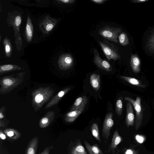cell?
Wrapping results in <instances>:
<instances>
[{
    "label": "cell",
    "mask_w": 154,
    "mask_h": 154,
    "mask_svg": "<svg viewBox=\"0 0 154 154\" xmlns=\"http://www.w3.org/2000/svg\"><path fill=\"white\" fill-rule=\"evenodd\" d=\"M94 61L96 65L102 70L108 72L111 71L112 70V67L110 63L100 57L96 49H94Z\"/></svg>",
    "instance_id": "9"
},
{
    "label": "cell",
    "mask_w": 154,
    "mask_h": 154,
    "mask_svg": "<svg viewBox=\"0 0 154 154\" xmlns=\"http://www.w3.org/2000/svg\"><path fill=\"white\" fill-rule=\"evenodd\" d=\"M38 143V138L36 137L29 141L26 148L25 154H36Z\"/></svg>",
    "instance_id": "15"
},
{
    "label": "cell",
    "mask_w": 154,
    "mask_h": 154,
    "mask_svg": "<svg viewBox=\"0 0 154 154\" xmlns=\"http://www.w3.org/2000/svg\"><path fill=\"white\" fill-rule=\"evenodd\" d=\"M122 140V137L119 135L117 130H116L113 134L112 141L110 143L108 150V152L110 151L114 152L118 145Z\"/></svg>",
    "instance_id": "14"
},
{
    "label": "cell",
    "mask_w": 154,
    "mask_h": 154,
    "mask_svg": "<svg viewBox=\"0 0 154 154\" xmlns=\"http://www.w3.org/2000/svg\"><path fill=\"white\" fill-rule=\"evenodd\" d=\"M74 59L72 56L69 54L61 55L58 61L59 69L62 70H66L70 69L73 66Z\"/></svg>",
    "instance_id": "6"
},
{
    "label": "cell",
    "mask_w": 154,
    "mask_h": 154,
    "mask_svg": "<svg viewBox=\"0 0 154 154\" xmlns=\"http://www.w3.org/2000/svg\"><path fill=\"white\" fill-rule=\"evenodd\" d=\"M148 1L149 0H133L131 2L134 3H141L146 2Z\"/></svg>",
    "instance_id": "37"
},
{
    "label": "cell",
    "mask_w": 154,
    "mask_h": 154,
    "mask_svg": "<svg viewBox=\"0 0 154 154\" xmlns=\"http://www.w3.org/2000/svg\"><path fill=\"white\" fill-rule=\"evenodd\" d=\"M82 112L83 111L78 110L70 111L65 115L64 116L65 121L69 123L73 122Z\"/></svg>",
    "instance_id": "22"
},
{
    "label": "cell",
    "mask_w": 154,
    "mask_h": 154,
    "mask_svg": "<svg viewBox=\"0 0 154 154\" xmlns=\"http://www.w3.org/2000/svg\"><path fill=\"white\" fill-rule=\"evenodd\" d=\"M55 92L50 86L39 87L32 92V104L34 111L39 110Z\"/></svg>",
    "instance_id": "1"
},
{
    "label": "cell",
    "mask_w": 154,
    "mask_h": 154,
    "mask_svg": "<svg viewBox=\"0 0 154 154\" xmlns=\"http://www.w3.org/2000/svg\"><path fill=\"white\" fill-rule=\"evenodd\" d=\"M119 43L123 46H125L129 44V41L126 34L124 32H121L118 37Z\"/></svg>",
    "instance_id": "27"
},
{
    "label": "cell",
    "mask_w": 154,
    "mask_h": 154,
    "mask_svg": "<svg viewBox=\"0 0 154 154\" xmlns=\"http://www.w3.org/2000/svg\"><path fill=\"white\" fill-rule=\"evenodd\" d=\"M5 126V124L4 122L2 121L1 119L0 120V127H3Z\"/></svg>",
    "instance_id": "38"
},
{
    "label": "cell",
    "mask_w": 154,
    "mask_h": 154,
    "mask_svg": "<svg viewBox=\"0 0 154 154\" xmlns=\"http://www.w3.org/2000/svg\"><path fill=\"white\" fill-rule=\"evenodd\" d=\"M21 67L17 65L14 64H5L0 66V74H2L8 72L17 70H20Z\"/></svg>",
    "instance_id": "21"
},
{
    "label": "cell",
    "mask_w": 154,
    "mask_h": 154,
    "mask_svg": "<svg viewBox=\"0 0 154 154\" xmlns=\"http://www.w3.org/2000/svg\"><path fill=\"white\" fill-rule=\"evenodd\" d=\"M4 133L8 138L13 140H17L21 136L20 133L13 128H8L4 131Z\"/></svg>",
    "instance_id": "20"
},
{
    "label": "cell",
    "mask_w": 154,
    "mask_h": 154,
    "mask_svg": "<svg viewBox=\"0 0 154 154\" xmlns=\"http://www.w3.org/2000/svg\"><path fill=\"white\" fill-rule=\"evenodd\" d=\"M99 43L108 60H117L120 58V55L117 49L112 44L106 42L99 41Z\"/></svg>",
    "instance_id": "5"
},
{
    "label": "cell",
    "mask_w": 154,
    "mask_h": 154,
    "mask_svg": "<svg viewBox=\"0 0 154 154\" xmlns=\"http://www.w3.org/2000/svg\"><path fill=\"white\" fill-rule=\"evenodd\" d=\"M147 47L151 52H154V33L149 36L147 43Z\"/></svg>",
    "instance_id": "29"
},
{
    "label": "cell",
    "mask_w": 154,
    "mask_h": 154,
    "mask_svg": "<svg viewBox=\"0 0 154 154\" xmlns=\"http://www.w3.org/2000/svg\"><path fill=\"white\" fill-rule=\"evenodd\" d=\"M91 131L92 135L100 143L101 140L99 133V130L98 125L94 123L92 125L91 127Z\"/></svg>",
    "instance_id": "26"
},
{
    "label": "cell",
    "mask_w": 154,
    "mask_h": 154,
    "mask_svg": "<svg viewBox=\"0 0 154 154\" xmlns=\"http://www.w3.org/2000/svg\"><path fill=\"white\" fill-rule=\"evenodd\" d=\"M90 84L93 88L96 91L99 89L100 87V77L99 74L93 73L90 78Z\"/></svg>",
    "instance_id": "18"
},
{
    "label": "cell",
    "mask_w": 154,
    "mask_h": 154,
    "mask_svg": "<svg viewBox=\"0 0 154 154\" xmlns=\"http://www.w3.org/2000/svg\"><path fill=\"white\" fill-rule=\"evenodd\" d=\"M120 78L122 79L133 85L143 88L146 87V86L143 85L140 80L135 78L122 75L121 76Z\"/></svg>",
    "instance_id": "23"
},
{
    "label": "cell",
    "mask_w": 154,
    "mask_h": 154,
    "mask_svg": "<svg viewBox=\"0 0 154 154\" xmlns=\"http://www.w3.org/2000/svg\"><path fill=\"white\" fill-rule=\"evenodd\" d=\"M70 154H87V153L81 142H78L72 149Z\"/></svg>",
    "instance_id": "24"
},
{
    "label": "cell",
    "mask_w": 154,
    "mask_h": 154,
    "mask_svg": "<svg viewBox=\"0 0 154 154\" xmlns=\"http://www.w3.org/2000/svg\"><path fill=\"white\" fill-rule=\"evenodd\" d=\"M53 147L52 146L47 147L45 148L39 154H49L51 150L52 149Z\"/></svg>",
    "instance_id": "32"
},
{
    "label": "cell",
    "mask_w": 154,
    "mask_h": 154,
    "mask_svg": "<svg viewBox=\"0 0 154 154\" xmlns=\"http://www.w3.org/2000/svg\"><path fill=\"white\" fill-rule=\"evenodd\" d=\"M25 73H18L17 76H4L0 80V94H4L8 93L18 87L23 82Z\"/></svg>",
    "instance_id": "2"
},
{
    "label": "cell",
    "mask_w": 154,
    "mask_h": 154,
    "mask_svg": "<svg viewBox=\"0 0 154 154\" xmlns=\"http://www.w3.org/2000/svg\"><path fill=\"white\" fill-rule=\"evenodd\" d=\"M3 44L6 56L7 57H10L12 52V48L9 40L5 38L3 40Z\"/></svg>",
    "instance_id": "25"
},
{
    "label": "cell",
    "mask_w": 154,
    "mask_h": 154,
    "mask_svg": "<svg viewBox=\"0 0 154 154\" xmlns=\"http://www.w3.org/2000/svg\"><path fill=\"white\" fill-rule=\"evenodd\" d=\"M57 23V20L47 15L40 22L39 26L43 33L46 34L52 30Z\"/></svg>",
    "instance_id": "7"
},
{
    "label": "cell",
    "mask_w": 154,
    "mask_h": 154,
    "mask_svg": "<svg viewBox=\"0 0 154 154\" xmlns=\"http://www.w3.org/2000/svg\"><path fill=\"white\" fill-rule=\"evenodd\" d=\"M84 143L89 154H104L97 144L91 145L85 140Z\"/></svg>",
    "instance_id": "19"
},
{
    "label": "cell",
    "mask_w": 154,
    "mask_h": 154,
    "mask_svg": "<svg viewBox=\"0 0 154 154\" xmlns=\"http://www.w3.org/2000/svg\"><path fill=\"white\" fill-rule=\"evenodd\" d=\"M123 98L120 97L118 99L116 103V114L119 116L122 114L123 110Z\"/></svg>",
    "instance_id": "28"
},
{
    "label": "cell",
    "mask_w": 154,
    "mask_h": 154,
    "mask_svg": "<svg viewBox=\"0 0 154 154\" xmlns=\"http://www.w3.org/2000/svg\"><path fill=\"white\" fill-rule=\"evenodd\" d=\"M132 104L127 101L126 103V113L125 123L128 127L133 126L134 124L135 116Z\"/></svg>",
    "instance_id": "10"
},
{
    "label": "cell",
    "mask_w": 154,
    "mask_h": 154,
    "mask_svg": "<svg viewBox=\"0 0 154 154\" xmlns=\"http://www.w3.org/2000/svg\"><path fill=\"white\" fill-rule=\"evenodd\" d=\"M91 1L94 3L98 4H101L103 3L106 0H91Z\"/></svg>",
    "instance_id": "35"
},
{
    "label": "cell",
    "mask_w": 154,
    "mask_h": 154,
    "mask_svg": "<svg viewBox=\"0 0 154 154\" xmlns=\"http://www.w3.org/2000/svg\"><path fill=\"white\" fill-rule=\"evenodd\" d=\"M125 99L130 102L135 109L136 113L135 128L136 130H138L141 125L143 119L141 98L137 97L134 100L130 97H125Z\"/></svg>",
    "instance_id": "3"
},
{
    "label": "cell",
    "mask_w": 154,
    "mask_h": 154,
    "mask_svg": "<svg viewBox=\"0 0 154 154\" xmlns=\"http://www.w3.org/2000/svg\"><path fill=\"white\" fill-rule=\"evenodd\" d=\"M112 116L113 113L109 112L106 115L104 121L102 134L103 137L106 140L108 139L110 136L111 129L114 124Z\"/></svg>",
    "instance_id": "8"
},
{
    "label": "cell",
    "mask_w": 154,
    "mask_h": 154,
    "mask_svg": "<svg viewBox=\"0 0 154 154\" xmlns=\"http://www.w3.org/2000/svg\"><path fill=\"white\" fill-rule=\"evenodd\" d=\"M33 28L32 22L30 17L28 16L25 29V35L26 41L30 42L33 35Z\"/></svg>",
    "instance_id": "16"
},
{
    "label": "cell",
    "mask_w": 154,
    "mask_h": 154,
    "mask_svg": "<svg viewBox=\"0 0 154 154\" xmlns=\"http://www.w3.org/2000/svg\"><path fill=\"white\" fill-rule=\"evenodd\" d=\"M131 66L133 71L136 73H138L140 71V62L136 54L131 55L130 60Z\"/></svg>",
    "instance_id": "17"
},
{
    "label": "cell",
    "mask_w": 154,
    "mask_h": 154,
    "mask_svg": "<svg viewBox=\"0 0 154 154\" xmlns=\"http://www.w3.org/2000/svg\"><path fill=\"white\" fill-rule=\"evenodd\" d=\"M124 154H138L137 151L131 149H127L124 152Z\"/></svg>",
    "instance_id": "31"
},
{
    "label": "cell",
    "mask_w": 154,
    "mask_h": 154,
    "mask_svg": "<svg viewBox=\"0 0 154 154\" xmlns=\"http://www.w3.org/2000/svg\"><path fill=\"white\" fill-rule=\"evenodd\" d=\"M55 116V112L49 111L40 119L39 125L41 128H44L48 127L54 120Z\"/></svg>",
    "instance_id": "11"
},
{
    "label": "cell",
    "mask_w": 154,
    "mask_h": 154,
    "mask_svg": "<svg viewBox=\"0 0 154 154\" xmlns=\"http://www.w3.org/2000/svg\"><path fill=\"white\" fill-rule=\"evenodd\" d=\"M121 31V28L106 25L99 30L98 33L104 38L117 43L118 36Z\"/></svg>",
    "instance_id": "4"
},
{
    "label": "cell",
    "mask_w": 154,
    "mask_h": 154,
    "mask_svg": "<svg viewBox=\"0 0 154 154\" xmlns=\"http://www.w3.org/2000/svg\"><path fill=\"white\" fill-rule=\"evenodd\" d=\"M6 136L3 133L1 130H0V138L2 140H5L6 138Z\"/></svg>",
    "instance_id": "36"
},
{
    "label": "cell",
    "mask_w": 154,
    "mask_h": 154,
    "mask_svg": "<svg viewBox=\"0 0 154 154\" xmlns=\"http://www.w3.org/2000/svg\"><path fill=\"white\" fill-rule=\"evenodd\" d=\"M6 110L5 107L3 106L0 109V120L4 117V113H5Z\"/></svg>",
    "instance_id": "34"
},
{
    "label": "cell",
    "mask_w": 154,
    "mask_h": 154,
    "mask_svg": "<svg viewBox=\"0 0 154 154\" xmlns=\"http://www.w3.org/2000/svg\"><path fill=\"white\" fill-rule=\"evenodd\" d=\"M60 3L69 4H72L75 2V0H58L57 1Z\"/></svg>",
    "instance_id": "33"
},
{
    "label": "cell",
    "mask_w": 154,
    "mask_h": 154,
    "mask_svg": "<svg viewBox=\"0 0 154 154\" xmlns=\"http://www.w3.org/2000/svg\"><path fill=\"white\" fill-rule=\"evenodd\" d=\"M70 89V87H67L60 91L47 104L45 108L46 109H48L58 103L61 98L68 92Z\"/></svg>",
    "instance_id": "12"
},
{
    "label": "cell",
    "mask_w": 154,
    "mask_h": 154,
    "mask_svg": "<svg viewBox=\"0 0 154 154\" xmlns=\"http://www.w3.org/2000/svg\"><path fill=\"white\" fill-rule=\"evenodd\" d=\"M21 17L19 15L17 16L14 18L13 22V26L17 29L18 31H19V27L21 23Z\"/></svg>",
    "instance_id": "30"
},
{
    "label": "cell",
    "mask_w": 154,
    "mask_h": 154,
    "mask_svg": "<svg viewBox=\"0 0 154 154\" xmlns=\"http://www.w3.org/2000/svg\"><path fill=\"white\" fill-rule=\"evenodd\" d=\"M87 102L88 98L85 96L78 98L72 106L70 111L75 110L83 111Z\"/></svg>",
    "instance_id": "13"
}]
</instances>
